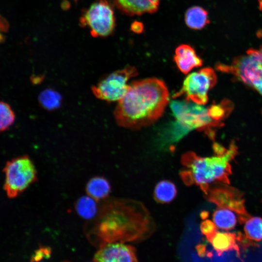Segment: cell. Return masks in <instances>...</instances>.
Listing matches in <instances>:
<instances>
[{"mask_svg":"<svg viewBox=\"0 0 262 262\" xmlns=\"http://www.w3.org/2000/svg\"><path fill=\"white\" fill-rule=\"evenodd\" d=\"M164 82L150 78L132 82L118 101L114 116L122 127L140 129L155 122L163 115L169 100Z\"/></svg>","mask_w":262,"mask_h":262,"instance_id":"1","label":"cell"},{"mask_svg":"<svg viewBox=\"0 0 262 262\" xmlns=\"http://www.w3.org/2000/svg\"><path fill=\"white\" fill-rule=\"evenodd\" d=\"M109 204L106 212L102 211L97 227L104 243L138 241L152 234L153 220L141 202L118 200Z\"/></svg>","mask_w":262,"mask_h":262,"instance_id":"2","label":"cell"},{"mask_svg":"<svg viewBox=\"0 0 262 262\" xmlns=\"http://www.w3.org/2000/svg\"><path fill=\"white\" fill-rule=\"evenodd\" d=\"M236 153L233 143L223 154L211 157H202L194 152H187L181 158V163L185 167L180 172L181 178L187 185H198L205 195L212 183L229 184V176L231 173L229 162Z\"/></svg>","mask_w":262,"mask_h":262,"instance_id":"3","label":"cell"},{"mask_svg":"<svg viewBox=\"0 0 262 262\" xmlns=\"http://www.w3.org/2000/svg\"><path fill=\"white\" fill-rule=\"evenodd\" d=\"M3 171L5 178L4 189L10 198L18 196L37 180L35 166L28 155L8 161Z\"/></svg>","mask_w":262,"mask_h":262,"instance_id":"4","label":"cell"},{"mask_svg":"<svg viewBox=\"0 0 262 262\" xmlns=\"http://www.w3.org/2000/svg\"><path fill=\"white\" fill-rule=\"evenodd\" d=\"M203 105L185 100H174L171 102L170 107L176 123L186 133L189 131L197 129L205 131L209 136H213L211 128L219 125L209 115L208 109Z\"/></svg>","mask_w":262,"mask_h":262,"instance_id":"5","label":"cell"},{"mask_svg":"<svg viewBox=\"0 0 262 262\" xmlns=\"http://www.w3.org/2000/svg\"><path fill=\"white\" fill-rule=\"evenodd\" d=\"M79 22L81 27L89 29L92 37H107L115 27L114 9L107 0H97L83 11Z\"/></svg>","mask_w":262,"mask_h":262,"instance_id":"6","label":"cell"},{"mask_svg":"<svg viewBox=\"0 0 262 262\" xmlns=\"http://www.w3.org/2000/svg\"><path fill=\"white\" fill-rule=\"evenodd\" d=\"M217 81L213 69L205 67L189 74L184 80L181 89L173 98L184 97L186 101L204 105L208 100V93Z\"/></svg>","mask_w":262,"mask_h":262,"instance_id":"7","label":"cell"},{"mask_svg":"<svg viewBox=\"0 0 262 262\" xmlns=\"http://www.w3.org/2000/svg\"><path fill=\"white\" fill-rule=\"evenodd\" d=\"M137 75L138 71L135 67L127 66L104 77L92 86V91L98 99L109 102L118 101L126 94L129 80Z\"/></svg>","mask_w":262,"mask_h":262,"instance_id":"8","label":"cell"},{"mask_svg":"<svg viewBox=\"0 0 262 262\" xmlns=\"http://www.w3.org/2000/svg\"><path fill=\"white\" fill-rule=\"evenodd\" d=\"M205 195L208 200L218 207L236 212L241 223H245L251 217L245 209L243 194L234 187L222 184L212 187L210 186Z\"/></svg>","mask_w":262,"mask_h":262,"instance_id":"9","label":"cell"},{"mask_svg":"<svg viewBox=\"0 0 262 262\" xmlns=\"http://www.w3.org/2000/svg\"><path fill=\"white\" fill-rule=\"evenodd\" d=\"M93 261L98 262H137L135 248L122 242L102 244L95 253Z\"/></svg>","mask_w":262,"mask_h":262,"instance_id":"10","label":"cell"},{"mask_svg":"<svg viewBox=\"0 0 262 262\" xmlns=\"http://www.w3.org/2000/svg\"><path fill=\"white\" fill-rule=\"evenodd\" d=\"M115 5L123 14L129 16L154 13L161 0H113Z\"/></svg>","mask_w":262,"mask_h":262,"instance_id":"11","label":"cell"},{"mask_svg":"<svg viewBox=\"0 0 262 262\" xmlns=\"http://www.w3.org/2000/svg\"><path fill=\"white\" fill-rule=\"evenodd\" d=\"M173 59L178 68L184 74L201 66L203 63L194 49L187 44H181L176 49Z\"/></svg>","mask_w":262,"mask_h":262,"instance_id":"12","label":"cell"},{"mask_svg":"<svg viewBox=\"0 0 262 262\" xmlns=\"http://www.w3.org/2000/svg\"><path fill=\"white\" fill-rule=\"evenodd\" d=\"M219 255L224 252L234 249L239 251L236 244L237 235L233 233L216 231L210 236L206 237Z\"/></svg>","mask_w":262,"mask_h":262,"instance_id":"13","label":"cell"},{"mask_svg":"<svg viewBox=\"0 0 262 262\" xmlns=\"http://www.w3.org/2000/svg\"><path fill=\"white\" fill-rule=\"evenodd\" d=\"M185 22L190 29L201 30L210 22L208 12L200 6L191 7L185 13Z\"/></svg>","mask_w":262,"mask_h":262,"instance_id":"14","label":"cell"},{"mask_svg":"<svg viewBox=\"0 0 262 262\" xmlns=\"http://www.w3.org/2000/svg\"><path fill=\"white\" fill-rule=\"evenodd\" d=\"M87 195L96 201L106 198L111 191L110 183L103 177L91 178L86 186Z\"/></svg>","mask_w":262,"mask_h":262,"instance_id":"15","label":"cell"},{"mask_svg":"<svg viewBox=\"0 0 262 262\" xmlns=\"http://www.w3.org/2000/svg\"><path fill=\"white\" fill-rule=\"evenodd\" d=\"M177 194L174 183L167 180L159 181L155 187L154 198L158 203L164 204L172 201Z\"/></svg>","mask_w":262,"mask_h":262,"instance_id":"16","label":"cell"},{"mask_svg":"<svg viewBox=\"0 0 262 262\" xmlns=\"http://www.w3.org/2000/svg\"><path fill=\"white\" fill-rule=\"evenodd\" d=\"M213 219L216 227L226 230L234 228L237 223L235 214L225 208L218 207L213 214Z\"/></svg>","mask_w":262,"mask_h":262,"instance_id":"17","label":"cell"},{"mask_svg":"<svg viewBox=\"0 0 262 262\" xmlns=\"http://www.w3.org/2000/svg\"><path fill=\"white\" fill-rule=\"evenodd\" d=\"M96 200L89 196H82L76 203V210L84 219L92 218L97 212Z\"/></svg>","mask_w":262,"mask_h":262,"instance_id":"18","label":"cell"},{"mask_svg":"<svg viewBox=\"0 0 262 262\" xmlns=\"http://www.w3.org/2000/svg\"><path fill=\"white\" fill-rule=\"evenodd\" d=\"M244 230L246 237L250 240H262V218L259 217H249L245 222Z\"/></svg>","mask_w":262,"mask_h":262,"instance_id":"19","label":"cell"},{"mask_svg":"<svg viewBox=\"0 0 262 262\" xmlns=\"http://www.w3.org/2000/svg\"><path fill=\"white\" fill-rule=\"evenodd\" d=\"M16 119L15 112L8 103L0 101V132L8 130Z\"/></svg>","mask_w":262,"mask_h":262,"instance_id":"20","label":"cell"},{"mask_svg":"<svg viewBox=\"0 0 262 262\" xmlns=\"http://www.w3.org/2000/svg\"><path fill=\"white\" fill-rule=\"evenodd\" d=\"M60 99V96L57 93L49 90L42 92L39 97L42 105L48 109H53L58 106Z\"/></svg>","mask_w":262,"mask_h":262,"instance_id":"21","label":"cell"},{"mask_svg":"<svg viewBox=\"0 0 262 262\" xmlns=\"http://www.w3.org/2000/svg\"><path fill=\"white\" fill-rule=\"evenodd\" d=\"M200 229L201 233L205 235L206 237L211 236L217 231L215 224L209 219H206L201 223Z\"/></svg>","mask_w":262,"mask_h":262,"instance_id":"22","label":"cell"},{"mask_svg":"<svg viewBox=\"0 0 262 262\" xmlns=\"http://www.w3.org/2000/svg\"><path fill=\"white\" fill-rule=\"evenodd\" d=\"M51 254V250L48 247H40L31 258V261H39L44 258H48Z\"/></svg>","mask_w":262,"mask_h":262,"instance_id":"23","label":"cell"},{"mask_svg":"<svg viewBox=\"0 0 262 262\" xmlns=\"http://www.w3.org/2000/svg\"><path fill=\"white\" fill-rule=\"evenodd\" d=\"M131 29L133 32L140 33L144 30V26L141 22L135 21L131 24Z\"/></svg>","mask_w":262,"mask_h":262,"instance_id":"24","label":"cell"},{"mask_svg":"<svg viewBox=\"0 0 262 262\" xmlns=\"http://www.w3.org/2000/svg\"><path fill=\"white\" fill-rule=\"evenodd\" d=\"M247 52L253 55L262 65V46L258 49H250L247 51Z\"/></svg>","mask_w":262,"mask_h":262,"instance_id":"25","label":"cell"},{"mask_svg":"<svg viewBox=\"0 0 262 262\" xmlns=\"http://www.w3.org/2000/svg\"><path fill=\"white\" fill-rule=\"evenodd\" d=\"M252 87L256 89L262 95V78L254 82Z\"/></svg>","mask_w":262,"mask_h":262,"instance_id":"26","label":"cell"},{"mask_svg":"<svg viewBox=\"0 0 262 262\" xmlns=\"http://www.w3.org/2000/svg\"><path fill=\"white\" fill-rule=\"evenodd\" d=\"M197 252L199 256H204L206 252V247L204 245L199 244L196 247Z\"/></svg>","mask_w":262,"mask_h":262,"instance_id":"27","label":"cell"},{"mask_svg":"<svg viewBox=\"0 0 262 262\" xmlns=\"http://www.w3.org/2000/svg\"><path fill=\"white\" fill-rule=\"evenodd\" d=\"M208 216V213L207 212H204L201 213V217L202 219H206Z\"/></svg>","mask_w":262,"mask_h":262,"instance_id":"28","label":"cell"},{"mask_svg":"<svg viewBox=\"0 0 262 262\" xmlns=\"http://www.w3.org/2000/svg\"><path fill=\"white\" fill-rule=\"evenodd\" d=\"M259 8L261 10H262V0H258Z\"/></svg>","mask_w":262,"mask_h":262,"instance_id":"29","label":"cell"}]
</instances>
